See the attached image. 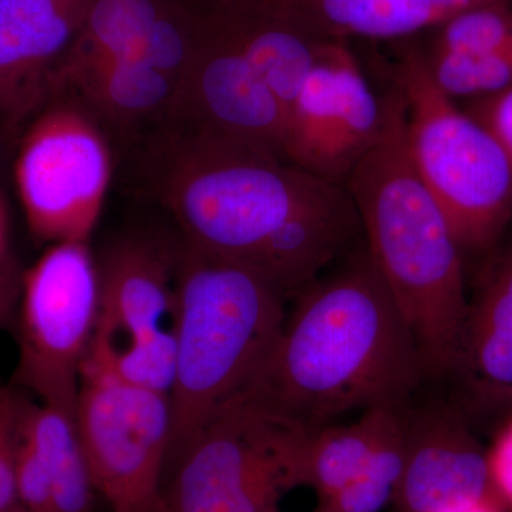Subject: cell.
Returning <instances> with one entry per match:
<instances>
[{
	"label": "cell",
	"mask_w": 512,
	"mask_h": 512,
	"mask_svg": "<svg viewBox=\"0 0 512 512\" xmlns=\"http://www.w3.org/2000/svg\"><path fill=\"white\" fill-rule=\"evenodd\" d=\"M150 140L154 188L181 239L254 269L286 298L363 238L343 185L228 141L171 130Z\"/></svg>",
	"instance_id": "1"
},
{
	"label": "cell",
	"mask_w": 512,
	"mask_h": 512,
	"mask_svg": "<svg viewBox=\"0 0 512 512\" xmlns=\"http://www.w3.org/2000/svg\"><path fill=\"white\" fill-rule=\"evenodd\" d=\"M295 296L271 352L231 402L299 431L407 403L426 373L365 242Z\"/></svg>",
	"instance_id": "2"
},
{
	"label": "cell",
	"mask_w": 512,
	"mask_h": 512,
	"mask_svg": "<svg viewBox=\"0 0 512 512\" xmlns=\"http://www.w3.org/2000/svg\"><path fill=\"white\" fill-rule=\"evenodd\" d=\"M383 137L352 171L365 247L402 313L424 373L451 375L468 308L464 252L443 208L417 174L404 133V101L384 99Z\"/></svg>",
	"instance_id": "3"
},
{
	"label": "cell",
	"mask_w": 512,
	"mask_h": 512,
	"mask_svg": "<svg viewBox=\"0 0 512 512\" xmlns=\"http://www.w3.org/2000/svg\"><path fill=\"white\" fill-rule=\"evenodd\" d=\"M286 299L254 269L177 242L167 464L251 382L284 326Z\"/></svg>",
	"instance_id": "4"
},
{
	"label": "cell",
	"mask_w": 512,
	"mask_h": 512,
	"mask_svg": "<svg viewBox=\"0 0 512 512\" xmlns=\"http://www.w3.org/2000/svg\"><path fill=\"white\" fill-rule=\"evenodd\" d=\"M392 67L410 160L464 254L493 251L512 218V163L497 137L427 72L410 40Z\"/></svg>",
	"instance_id": "5"
},
{
	"label": "cell",
	"mask_w": 512,
	"mask_h": 512,
	"mask_svg": "<svg viewBox=\"0 0 512 512\" xmlns=\"http://www.w3.org/2000/svg\"><path fill=\"white\" fill-rule=\"evenodd\" d=\"M302 431L222 406L165 468L163 512H275L301 487Z\"/></svg>",
	"instance_id": "6"
},
{
	"label": "cell",
	"mask_w": 512,
	"mask_h": 512,
	"mask_svg": "<svg viewBox=\"0 0 512 512\" xmlns=\"http://www.w3.org/2000/svg\"><path fill=\"white\" fill-rule=\"evenodd\" d=\"M175 256L177 242L140 235L104 249L97 259L99 318L86 359L168 396L175 372Z\"/></svg>",
	"instance_id": "7"
},
{
	"label": "cell",
	"mask_w": 512,
	"mask_h": 512,
	"mask_svg": "<svg viewBox=\"0 0 512 512\" xmlns=\"http://www.w3.org/2000/svg\"><path fill=\"white\" fill-rule=\"evenodd\" d=\"M15 383L40 403L76 413L100 308L97 259L87 242L47 248L23 274Z\"/></svg>",
	"instance_id": "8"
},
{
	"label": "cell",
	"mask_w": 512,
	"mask_h": 512,
	"mask_svg": "<svg viewBox=\"0 0 512 512\" xmlns=\"http://www.w3.org/2000/svg\"><path fill=\"white\" fill-rule=\"evenodd\" d=\"M76 421L97 494L111 512H163L170 396L84 363Z\"/></svg>",
	"instance_id": "9"
},
{
	"label": "cell",
	"mask_w": 512,
	"mask_h": 512,
	"mask_svg": "<svg viewBox=\"0 0 512 512\" xmlns=\"http://www.w3.org/2000/svg\"><path fill=\"white\" fill-rule=\"evenodd\" d=\"M111 171L103 130L72 103L49 101L26 131L16 161V184L32 234L50 245L89 241Z\"/></svg>",
	"instance_id": "10"
},
{
	"label": "cell",
	"mask_w": 512,
	"mask_h": 512,
	"mask_svg": "<svg viewBox=\"0 0 512 512\" xmlns=\"http://www.w3.org/2000/svg\"><path fill=\"white\" fill-rule=\"evenodd\" d=\"M197 50L178 84L167 130L285 158L281 103L249 59L222 0H200Z\"/></svg>",
	"instance_id": "11"
},
{
	"label": "cell",
	"mask_w": 512,
	"mask_h": 512,
	"mask_svg": "<svg viewBox=\"0 0 512 512\" xmlns=\"http://www.w3.org/2000/svg\"><path fill=\"white\" fill-rule=\"evenodd\" d=\"M386 101L377 99L349 42L326 43L286 119L285 158L346 187L363 157L379 143Z\"/></svg>",
	"instance_id": "12"
},
{
	"label": "cell",
	"mask_w": 512,
	"mask_h": 512,
	"mask_svg": "<svg viewBox=\"0 0 512 512\" xmlns=\"http://www.w3.org/2000/svg\"><path fill=\"white\" fill-rule=\"evenodd\" d=\"M495 497L488 453L453 410L407 407L406 457L393 504L399 512H464Z\"/></svg>",
	"instance_id": "13"
},
{
	"label": "cell",
	"mask_w": 512,
	"mask_h": 512,
	"mask_svg": "<svg viewBox=\"0 0 512 512\" xmlns=\"http://www.w3.org/2000/svg\"><path fill=\"white\" fill-rule=\"evenodd\" d=\"M92 0H0V116L10 126L49 103L50 82Z\"/></svg>",
	"instance_id": "14"
},
{
	"label": "cell",
	"mask_w": 512,
	"mask_h": 512,
	"mask_svg": "<svg viewBox=\"0 0 512 512\" xmlns=\"http://www.w3.org/2000/svg\"><path fill=\"white\" fill-rule=\"evenodd\" d=\"M177 92V80L133 55L106 60L74 74L53 90L49 101L72 103L106 136L133 141L156 136L167 126Z\"/></svg>",
	"instance_id": "15"
},
{
	"label": "cell",
	"mask_w": 512,
	"mask_h": 512,
	"mask_svg": "<svg viewBox=\"0 0 512 512\" xmlns=\"http://www.w3.org/2000/svg\"><path fill=\"white\" fill-rule=\"evenodd\" d=\"M451 375L474 403L512 402V244L493 255L468 299Z\"/></svg>",
	"instance_id": "16"
},
{
	"label": "cell",
	"mask_w": 512,
	"mask_h": 512,
	"mask_svg": "<svg viewBox=\"0 0 512 512\" xmlns=\"http://www.w3.org/2000/svg\"><path fill=\"white\" fill-rule=\"evenodd\" d=\"M320 39L400 42L464 10L512 0H274Z\"/></svg>",
	"instance_id": "17"
},
{
	"label": "cell",
	"mask_w": 512,
	"mask_h": 512,
	"mask_svg": "<svg viewBox=\"0 0 512 512\" xmlns=\"http://www.w3.org/2000/svg\"><path fill=\"white\" fill-rule=\"evenodd\" d=\"M255 69L281 103L288 119L293 101L320 52V39L274 0H222Z\"/></svg>",
	"instance_id": "18"
},
{
	"label": "cell",
	"mask_w": 512,
	"mask_h": 512,
	"mask_svg": "<svg viewBox=\"0 0 512 512\" xmlns=\"http://www.w3.org/2000/svg\"><path fill=\"white\" fill-rule=\"evenodd\" d=\"M180 0H92L79 35L50 82L53 90L94 64L137 55L154 26ZM49 96V99H50Z\"/></svg>",
	"instance_id": "19"
},
{
	"label": "cell",
	"mask_w": 512,
	"mask_h": 512,
	"mask_svg": "<svg viewBox=\"0 0 512 512\" xmlns=\"http://www.w3.org/2000/svg\"><path fill=\"white\" fill-rule=\"evenodd\" d=\"M22 431L49 474L53 512H92L97 490L76 413L28 400Z\"/></svg>",
	"instance_id": "20"
},
{
	"label": "cell",
	"mask_w": 512,
	"mask_h": 512,
	"mask_svg": "<svg viewBox=\"0 0 512 512\" xmlns=\"http://www.w3.org/2000/svg\"><path fill=\"white\" fill-rule=\"evenodd\" d=\"M402 404L372 407L352 424L330 423L302 431L299 450L302 485L315 491L319 503L329 500L355 480L390 416Z\"/></svg>",
	"instance_id": "21"
},
{
	"label": "cell",
	"mask_w": 512,
	"mask_h": 512,
	"mask_svg": "<svg viewBox=\"0 0 512 512\" xmlns=\"http://www.w3.org/2000/svg\"><path fill=\"white\" fill-rule=\"evenodd\" d=\"M407 403L394 410L369 460L355 480L329 500L319 512H382L393 503L406 457Z\"/></svg>",
	"instance_id": "22"
},
{
	"label": "cell",
	"mask_w": 512,
	"mask_h": 512,
	"mask_svg": "<svg viewBox=\"0 0 512 512\" xmlns=\"http://www.w3.org/2000/svg\"><path fill=\"white\" fill-rule=\"evenodd\" d=\"M427 72L451 99L468 101L495 96L512 87V45L484 53H443L421 49Z\"/></svg>",
	"instance_id": "23"
},
{
	"label": "cell",
	"mask_w": 512,
	"mask_h": 512,
	"mask_svg": "<svg viewBox=\"0 0 512 512\" xmlns=\"http://www.w3.org/2000/svg\"><path fill=\"white\" fill-rule=\"evenodd\" d=\"M28 399L15 387L0 386V512H15L16 453Z\"/></svg>",
	"instance_id": "24"
},
{
	"label": "cell",
	"mask_w": 512,
	"mask_h": 512,
	"mask_svg": "<svg viewBox=\"0 0 512 512\" xmlns=\"http://www.w3.org/2000/svg\"><path fill=\"white\" fill-rule=\"evenodd\" d=\"M466 110L497 137L512 163V87L495 96L470 101Z\"/></svg>",
	"instance_id": "25"
},
{
	"label": "cell",
	"mask_w": 512,
	"mask_h": 512,
	"mask_svg": "<svg viewBox=\"0 0 512 512\" xmlns=\"http://www.w3.org/2000/svg\"><path fill=\"white\" fill-rule=\"evenodd\" d=\"M488 464L495 497L512 511V423L488 453Z\"/></svg>",
	"instance_id": "26"
},
{
	"label": "cell",
	"mask_w": 512,
	"mask_h": 512,
	"mask_svg": "<svg viewBox=\"0 0 512 512\" xmlns=\"http://www.w3.org/2000/svg\"><path fill=\"white\" fill-rule=\"evenodd\" d=\"M22 279V272L9 256L0 259V329H5L15 318L22 293Z\"/></svg>",
	"instance_id": "27"
},
{
	"label": "cell",
	"mask_w": 512,
	"mask_h": 512,
	"mask_svg": "<svg viewBox=\"0 0 512 512\" xmlns=\"http://www.w3.org/2000/svg\"><path fill=\"white\" fill-rule=\"evenodd\" d=\"M503 510V504L497 498H490V500L484 501V503L478 504L476 507L464 512H503Z\"/></svg>",
	"instance_id": "28"
},
{
	"label": "cell",
	"mask_w": 512,
	"mask_h": 512,
	"mask_svg": "<svg viewBox=\"0 0 512 512\" xmlns=\"http://www.w3.org/2000/svg\"><path fill=\"white\" fill-rule=\"evenodd\" d=\"M6 234L5 221H3L2 210H0V259L6 258Z\"/></svg>",
	"instance_id": "29"
},
{
	"label": "cell",
	"mask_w": 512,
	"mask_h": 512,
	"mask_svg": "<svg viewBox=\"0 0 512 512\" xmlns=\"http://www.w3.org/2000/svg\"><path fill=\"white\" fill-rule=\"evenodd\" d=\"M275 512H279V510H278V511H275ZM315 512H319V511H315Z\"/></svg>",
	"instance_id": "30"
}]
</instances>
